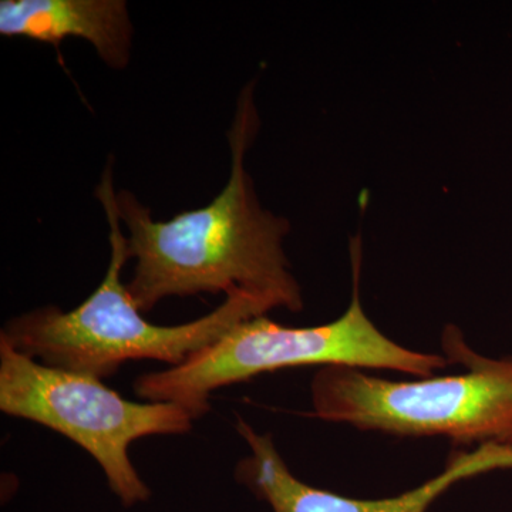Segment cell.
<instances>
[{"label":"cell","mask_w":512,"mask_h":512,"mask_svg":"<svg viewBox=\"0 0 512 512\" xmlns=\"http://www.w3.org/2000/svg\"><path fill=\"white\" fill-rule=\"evenodd\" d=\"M252 90L249 84L239 96L228 133L231 174L211 204L170 221H154L136 195L117 194V212L128 229V254L136 259L127 288L141 312L170 296L220 292H247L274 309L302 311L301 288L282 247L289 224L261 207L245 168L258 127Z\"/></svg>","instance_id":"obj_1"},{"label":"cell","mask_w":512,"mask_h":512,"mask_svg":"<svg viewBox=\"0 0 512 512\" xmlns=\"http://www.w3.org/2000/svg\"><path fill=\"white\" fill-rule=\"evenodd\" d=\"M109 222L110 262L101 284L72 311L43 306L10 319L0 339L43 365L104 379L124 363L157 360L178 366L217 342L242 320L271 312L272 306L247 292L229 293L215 311L190 323L148 322L123 284L128 242L121 232L113 170L107 165L97 185Z\"/></svg>","instance_id":"obj_2"},{"label":"cell","mask_w":512,"mask_h":512,"mask_svg":"<svg viewBox=\"0 0 512 512\" xmlns=\"http://www.w3.org/2000/svg\"><path fill=\"white\" fill-rule=\"evenodd\" d=\"M441 346L448 363L466 372L396 382L357 367H320L311 383L313 416L390 436L512 448V357L480 355L456 326L444 329Z\"/></svg>","instance_id":"obj_3"},{"label":"cell","mask_w":512,"mask_h":512,"mask_svg":"<svg viewBox=\"0 0 512 512\" xmlns=\"http://www.w3.org/2000/svg\"><path fill=\"white\" fill-rule=\"evenodd\" d=\"M352 256V301L339 319L312 328H289L266 315L242 320L181 365L137 377L134 392L148 402L178 404L197 420L210 412L215 390L289 367L396 370L416 379L446 369V357L404 348L377 329L360 301V256Z\"/></svg>","instance_id":"obj_4"},{"label":"cell","mask_w":512,"mask_h":512,"mask_svg":"<svg viewBox=\"0 0 512 512\" xmlns=\"http://www.w3.org/2000/svg\"><path fill=\"white\" fill-rule=\"evenodd\" d=\"M0 410L57 431L100 464L126 508L146 503L151 491L128 450L148 436L191 430L192 416L174 403L124 399L97 377L43 365L0 339Z\"/></svg>","instance_id":"obj_5"},{"label":"cell","mask_w":512,"mask_h":512,"mask_svg":"<svg viewBox=\"0 0 512 512\" xmlns=\"http://www.w3.org/2000/svg\"><path fill=\"white\" fill-rule=\"evenodd\" d=\"M237 430L251 448V456L239 461L235 477L274 512H427L458 481L512 468V448L484 444L474 451H457L444 471L407 493L359 500L320 490L293 476L271 434L256 433L242 417L237 419Z\"/></svg>","instance_id":"obj_6"},{"label":"cell","mask_w":512,"mask_h":512,"mask_svg":"<svg viewBox=\"0 0 512 512\" xmlns=\"http://www.w3.org/2000/svg\"><path fill=\"white\" fill-rule=\"evenodd\" d=\"M133 23L124 0H2L0 33L59 46L67 37L92 43L113 69L130 62Z\"/></svg>","instance_id":"obj_7"}]
</instances>
